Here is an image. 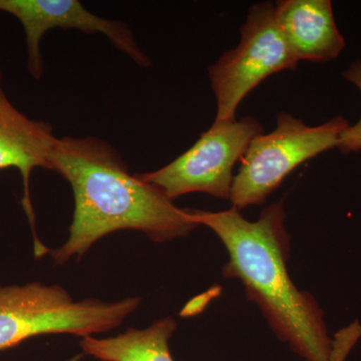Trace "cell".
Returning <instances> with one entry per match:
<instances>
[{
  "label": "cell",
  "instance_id": "6da1fadb",
  "mask_svg": "<svg viewBox=\"0 0 361 361\" xmlns=\"http://www.w3.org/2000/svg\"><path fill=\"white\" fill-rule=\"evenodd\" d=\"M49 170L70 183L75 212L63 245L49 251L56 265L80 260L99 239L134 230L158 243L198 227L193 211L174 205L159 188L130 174L120 153L97 137H56Z\"/></svg>",
  "mask_w": 361,
  "mask_h": 361
},
{
  "label": "cell",
  "instance_id": "7a4b0ae2",
  "mask_svg": "<svg viewBox=\"0 0 361 361\" xmlns=\"http://www.w3.org/2000/svg\"><path fill=\"white\" fill-rule=\"evenodd\" d=\"M193 218L223 242L229 254L223 275L242 282L278 338L306 361H332L334 339L323 311L314 297L297 288L287 270L290 237L283 201L266 207L254 222L234 206L220 212L194 210Z\"/></svg>",
  "mask_w": 361,
  "mask_h": 361
},
{
  "label": "cell",
  "instance_id": "3957f363",
  "mask_svg": "<svg viewBox=\"0 0 361 361\" xmlns=\"http://www.w3.org/2000/svg\"><path fill=\"white\" fill-rule=\"evenodd\" d=\"M139 297L75 301L59 285L32 282L0 285V350L40 336L71 334L82 338L120 326L139 307Z\"/></svg>",
  "mask_w": 361,
  "mask_h": 361
},
{
  "label": "cell",
  "instance_id": "277c9868",
  "mask_svg": "<svg viewBox=\"0 0 361 361\" xmlns=\"http://www.w3.org/2000/svg\"><path fill=\"white\" fill-rule=\"evenodd\" d=\"M348 127L342 116L310 127L290 114H278L276 129L256 137L241 159L233 179L232 205L239 210L263 205L301 164L337 147L342 132Z\"/></svg>",
  "mask_w": 361,
  "mask_h": 361
},
{
  "label": "cell",
  "instance_id": "5b68a950",
  "mask_svg": "<svg viewBox=\"0 0 361 361\" xmlns=\"http://www.w3.org/2000/svg\"><path fill=\"white\" fill-rule=\"evenodd\" d=\"M240 32L239 44L208 68L217 104L214 123L235 122L239 104L251 90L273 73L298 66L278 25L272 2L252 6Z\"/></svg>",
  "mask_w": 361,
  "mask_h": 361
},
{
  "label": "cell",
  "instance_id": "8992f818",
  "mask_svg": "<svg viewBox=\"0 0 361 361\" xmlns=\"http://www.w3.org/2000/svg\"><path fill=\"white\" fill-rule=\"evenodd\" d=\"M263 132L262 123L253 116L231 123H213L191 148L172 163L160 170L137 175L172 201L195 192L230 200L233 168L243 158L251 142Z\"/></svg>",
  "mask_w": 361,
  "mask_h": 361
},
{
  "label": "cell",
  "instance_id": "52a82bcc",
  "mask_svg": "<svg viewBox=\"0 0 361 361\" xmlns=\"http://www.w3.org/2000/svg\"><path fill=\"white\" fill-rule=\"evenodd\" d=\"M0 11L18 18L25 33L27 70L35 80L44 73L40 42L51 30H77L103 33L111 44L137 66L149 68L152 61L140 49L134 33L123 21L106 20L90 13L78 0H0Z\"/></svg>",
  "mask_w": 361,
  "mask_h": 361
},
{
  "label": "cell",
  "instance_id": "ba28073f",
  "mask_svg": "<svg viewBox=\"0 0 361 361\" xmlns=\"http://www.w3.org/2000/svg\"><path fill=\"white\" fill-rule=\"evenodd\" d=\"M56 140L49 123L28 118L11 104L2 87L0 70V170L16 168L23 177L21 203L32 227L35 258L47 255L49 248L40 242L35 230L30 177L35 169L49 170V161Z\"/></svg>",
  "mask_w": 361,
  "mask_h": 361
},
{
  "label": "cell",
  "instance_id": "9c48e42d",
  "mask_svg": "<svg viewBox=\"0 0 361 361\" xmlns=\"http://www.w3.org/2000/svg\"><path fill=\"white\" fill-rule=\"evenodd\" d=\"M274 8L278 25L299 61H332L345 47L330 0H282Z\"/></svg>",
  "mask_w": 361,
  "mask_h": 361
},
{
  "label": "cell",
  "instance_id": "30bf717a",
  "mask_svg": "<svg viewBox=\"0 0 361 361\" xmlns=\"http://www.w3.org/2000/svg\"><path fill=\"white\" fill-rule=\"evenodd\" d=\"M177 325L174 318H161L147 329H129L108 338L84 337L80 348L101 361H175L169 341Z\"/></svg>",
  "mask_w": 361,
  "mask_h": 361
},
{
  "label": "cell",
  "instance_id": "8fae6325",
  "mask_svg": "<svg viewBox=\"0 0 361 361\" xmlns=\"http://www.w3.org/2000/svg\"><path fill=\"white\" fill-rule=\"evenodd\" d=\"M343 77L353 82L361 92V61H353L350 66L344 71ZM337 148L341 149L342 153L348 154L351 152H357L361 149V118L360 122L355 126H349L348 129L344 130L339 137Z\"/></svg>",
  "mask_w": 361,
  "mask_h": 361
},
{
  "label": "cell",
  "instance_id": "7c38bea8",
  "mask_svg": "<svg viewBox=\"0 0 361 361\" xmlns=\"http://www.w3.org/2000/svg\"><path fill=\"white\" fill-rule=\"evenodd\" d=\"M84 353H78V355H75L73 356H71V357L68 358V360H63V361H80L82 360V357H84Z\"/></svg>",
  "mask_w": 361,
  "mask_h": 361
},
{
  "label": "cell",
  "instance_id": "4fadbf2b",
  "mask_svg": "<svg viewBox=\"0 0 361 361\" xmlns=\"http://www.w3.org/2000/svg\"><path fill=\"white\" fill-rule=\"evenodd\" d=\"M345 358L341 357V356H334V360L332 361H344Z\"/></svg>",
  "mask_w": 361,
  "mask_h": 361
}]
</instances>
